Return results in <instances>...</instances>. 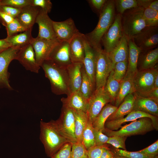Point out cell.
I'll list each match as a JSON object with an SVG mask.
<instances>
[{
	"instance_id": "cell-1",
	"label": "cell",
	"mask_w": 158,
	"mask_h": 158,
	"mask_svg": "<svg viewBox=\"0 0 158 158\" xmlns=\"http://www.w3.org/2000/svg\"><path fill=\"white\" fill-rule=\"evenodd\" d=\"M115 7L114 0H107L99 13V17L97 25L92 32L84 34L90 43L95 49L102 48V38L114 20Z\"/></svg>"
},
{
	"instance_id": "cell-2",
	"label": "cell",
	"mask_w": 158,
	"mask_h": 158,
	"mask_svg": "<svg viewBox=\"0 0 158 158\" xmlns=\"http://www.w3.org/2000/svg\"><path fill=\"white\" fill-rule=\"evenodd\" d=\"M41 67L50 81L53 93L67 96L71 93L66 68L59 67L49 59L44 61Z\"/></svg>"
},
{
	"instance_id": "cell-3",
	"label": "cell",
	"mask_w": 158,
	"mask_h": 158,
	"mask_svg": "<svg viewBox=\"0 0 158 158\" xmlns=\"http://www.w3.org/2000/svg\"><path fill=\"white\" fill-rule=\"evenodd\" d=\"M40 139L47 156L51 157L65 143L69 142L60 133L53 120L40 122Z\"/></svg>"
},
{
	"instance_id": "cell-4",
	"label": "cell",
	"mask_w": 158,
	"mask_h": 158,
	"mask_svg": "<svg viewBox=\"0 0 158 158\" xmlns=\"http://www.w3.org/2000/svg\"><path fill=\"white\" fill-rule=\"evenodd\" d=\"M144 10L143 8L138 6L126 11L121 15L123 32L128 39L146 27L143 16Z\"/></svg>"
},
{
	"instance_id": "cell-5",
	"label": "cell",
	"mask_w": 158,
	"mask_h": 158,
	"mask_svg": "<svg viewBox=\"0 0 158 158\" xmlns=\"http://www.w3.org/2000/svg\"><path fill=\"white\" fill-rule=\"evenodd\" d=\"M155 129L152 121L148 117H143L130 123L121 127L117 131L109 130L104 128L102 132L108 137L114 136L128 137L137 135H142Z\"/></svg>"
},
{
	"instance_id": "cell-6",
	"label": "cell",
	"mask_w": 158,
	"mask_h": 158,
	"mask_svg": "<svg viewBox=\"0 0 158 158\" xmlns=\"http://www.w3.org/2000/svg\"><path fill=\"white\" fill-rule=\"evenodd\" d=\"M75 115L74 111L63 106L59 118L54 123L60 134L69 142H77L75 134Z\"/></svg>"
},
{
	"instance_id": "cell-7",
	"label": "cell",
	"mask_w": 158,
	"mask_h": 158,
	"mask_svg": "<svg viewBox=\"0 0 158 158\" xmlns=\"http://www.w3.org/2000/svg\"><path fill=\"white\" fill-rule=\"evenodd\" d=\"M113 70L108 54L102 48L96 49L95 89L105 86L107 79Z\"/></svg>"
},
{
	"instance_id": "cell-8",
	"label": "cell",
	"mask_w": 158,
	"mask_h": 158,
	"mask_svg": "<svg viewBox=\"0 0 158 158\" xmlns=\"http://www.w3.org/2000/svg\"><path fill=\"white\" fill-rule=\"evenodd\" d=\"M158 69L157 65L152 68L138 70L133 78V93H143L154 89L155 74Z\"/></svg>"
},
{
	"instance_id": "cell-9",
	"label": "cell",
	"mask_w": 158,
	"mask_h": 158,
	"mask_svg": "<svg viewBox=\"0 0 158 158\" xmlns=\"http://www.w3.org/2000/svg\"><path fill=\"white\" fill-rule=\"evenodd\" d=\"M121 15H115L114 22L104 34L101 40L104 50L110 53L119 42L123 35Z\"/></svg>"
},
{
	"instance_id": "cell-10",
	"label": "cell",
	"mask_w": 158,
	"mask_h": 158,
	"mask_svg": "<svg viewBox=\"0 0 158 158\" xmlns=\"http://www.w3.org/2000/svg\"><path fill=\"white\" fill-rule=\"evenodd\" d=\"M111 100L104 87L95 90L88 99L86 114L88 120L92 122L103 108Z\"/></svg>"
},
{
	"instance_id": "cell-11",
	"label": "cell",
	"mask_w": 158,
	"mask_h": 158,
	"mask_svg": "<svg viewBox=\"0 0 158 158\" xmlns=\"http://www.w3.org/2000/svg\"><path fill=\"white\" fill-rule=\"evenodd\" d=\"M20 48L11 47L0 52V88L12 90L9 83V74L8 68L9 64L15 59L18 52Z\"/></svg>"
},
{
	"instance_id": "cell-12",
	"label": "cell",
	"mask_w": 158,
	"mask_h": 158,
	"mask_svg": "<svg viewBox=\"0 0 158 158\" xmlns=\"http://www.w3.org/2000/svg\"><path fill=\"white\" fill-rule=\"evenodd\" d=\"M132 38L141 50L155 48L158 44V27H147Z\"/></svg>"
},
{
	"instance_id": "cell-13",
	"label": "cell",
	"mask_w": 158,
	"mask_h": 158,
	"mask_svg": "<svg viewBox=\"0 0 158 158\" xmlns=\"http://www.w3.org/2000/svg\"><path fill=\"white\" fill-rule=\"evenodd\" d=\"M59 42L58 40H49L38 37L33 38L30 44L34 50L37 62L40 67L43 62L49 59L52 50Z\"/></svg>"
},
{
	"instance_id": "cell-14",
	"label": "cell",
	"mask_w": 158,
	"mask_h": 158,
	"mask_svg": "<svg viewBox=\"0 0 158 158\" xmlns=\"http://www.w3.org/2000/svg\"><path fill=\"white\" fill-rule=\"evenodd\" d=\"M53 25L56 37L60 42H69L79 32L71 18L62 21H53Z\"/></svg>"
},
{
	"instance_id": "cell-15",
	"label": "cell",
	"mask_w": 158,
	"mask_h": 158,
	"mask_svg": "<svg viewBox=\"0 0 158 158\" xmlns=\"http://www.w3.org/2000/svg\"><path fill=\"white\" fill-rule=\"evenodd\" d=\"M15 59L18 61L26 70L35 73L39 72L40 66L37 62L35 53L30 43L20 49Z\"/></svg>"
},
{
	"instance_id": "cell-16",
	"label": "cell",
	"mask_w": 158,
	"mask_h": 158,
	"mask_svg": "<svg viewBox=\"0 0 158 158\" xmlns=\"http://www.w3.org/2000/svg\"><path fill=\"white\" fill-rule=\"evenodd\" d=\"M49 59L59 67L66 68L73 63L70 56L69 42H59L52 50Z\"/></svg>"
},
{
	"instance_id": "cell-17",
	"label": "cell",
	"mask_w": 158,
	"mask_h": 158,
	"mask_svg": "<svg viewBox=\"0 0 158 158\" xmlns=\"http://www.w3.org/2000/svg\"><path fill=\"white\" fill-rule=\"evenodd\" d=\"M48 14L40 8L35 22L39 26L37 37L49 40H58L54 30L53 21L49 18Z\"/></svg>"
},
{
	"instance_id": "cell-18",
	"label": "cell",
	"mask_w": 158,
	"mask_h": 158,
	"mask_svg": "<svg viewBox=\"0 0 158 158\" xmlns=\"http://www.w3.org/2000/svg\"><path fill=\"white\" fill-rule=\"evenodd\" d=\"M143 117H148L151 119L155 129L158 130V117L139 111H132L128 114L126 117L120 119L106 121L105 123L104 127L105 128L109 130H114L121 127V125L124 123L134 121L138 119Z\"/></svg>"
},
{
	"instance_id": "cell-19",
	"label": "cell",
	"mask_w": 158,
	"mask_h": 158,
	"mask_svg": "<svg viewBox=\"0 0 158 158\" xmlns=\"http://www.w3.org/2000/svg\"><path fill=\"white\" fill-rule=\"evenodd\" d=\"M84 44L85 56L83 64L87 74L95 86L96 49L94 48L90 44L85 35Z\"/></svg>"
},
{
	"instance_id": "cell-20",
	"label": "cell",
	"mask_w": 158,
	"mask_h": 158,
	"mask_svg": "<svg viewBox=\"0 0 158 158\" xmlns=\"http://www.w3.org/2000/svg\"><path fill=\"white\" fill-rule=\"evenodd\" d=\"M84 34L79 32L69 41L71 58L73 63H83L85 56Z\"/></svg>"
},
{
	"instance_id": "cell-21",
	"label": "cell",
	"mask_w": 158,
	"mask_h": 158,
	"mask_svg": "<svg viewBox=\"0 0 158 158\" xmlns=\"http://www.w3.org/2000/svg\"><path fill=\"white\" fill-rule=\"evenodd\" d=\"M63 106L74 111H81L86 113L88 100L85 98L80 90L71 92L67 97L61 99Z\"/></svg>"
},
{
	"instance_id": "cell-22",
	"label": "cell",
	"mask_w": 158,
	"mask_h": 158,
	"mask_svg": "<svg viewBox=\"0 0 158 158\" xmlns=\"http://www.w3.org/2000/svg\"><path fill=\"white\" fill-rule=\"evenodd\" d=\"M135 100L133 111H139L158 116V99L143 97L134 94Z\"/></svg>"
},
{
	"instance_id": "cell-23",
	"label": "cell",
	"mask_w": 158,
	"mask_h": 158,
	"mask_svg": "<svg viewBox=\"0 0 158 158\" xmlns=\"http://www.w3.org/2000/svg\"><path fill=\"white\" fill-rule=\"evenodd\" d=\"M108 54L112 63L113 69L116 63L128 60V39L124 34L117 44Z\"/></svg>"
},
{
	"instance_id": "cell-24",
	"label": "cell",
	"mask_w": 158,
	"mask_h": 158,
	"mask_svg": "<svg viewBox=\"0 0 158 158\" xmlns=\"http://www.w3.org/2000/svg\"><path fill=\"white\" fill-rule=\"evenodd\" d=\"M40 9L31 4L27 5L21 8L16 18L26 30L32 28Z\"/></svg>"
},
{
	"instance_id": "cell-25",
	"label": "cell",
	"mask_w": 158,
	"mask_h": 158,
	"mask_svg": "<svg viewBox=\"0 0 158 158\" xmlns=\"http://www.w3.org/2000/svg\"><path fill=\"white\" fill-rule=\"evenodd\" d=\"M83 66L82 63H72L66 68L71 93L80 90Z\"/></svg>"
},
{
	"instance_id": "cell-26",
	"label": "cell",
	"mask_w": 158,
	"mask_h": 158,
	"mask_svg": "<svg viewBox=\"0 0 158 158\" xmlns=\"http://www.w3.org/2000/svg\"><path fill=\"white\" fill-rule=\"evenodd\" d=\"M158 48L141 50L139 55L138 67L139 70L152 68L157 65Z\"/></svg>"
},
{
	"instance_id": "cell-27",
	"label": "cell",
	"mask_w": 158,
	"mask_h": 158,
	"mask_svg": "<svg viewBox=\"0 0 158 158\" xmlns=\"http://www.w3.org/2000/svg\"><path fill=\"white\" fill-rule=\"evenodd\" d=\"M128 66L126 75L133 77L138 71V63L141 50L135 44L132 38L128 39Z\"/></svg>"
},
{
	"instance_id": "cell-28",
	"label": "cell",
	"mask_w": 158,
	"mask_h": 158,
	"mask_svg": "<svg viewBox=\"0 0 158 158\" xmlns=\"http://www.w3.org/2000/svg\"><path fill=\"white\" fill-rule=\"evenodd\" d=\"M135 100L134 93H130L126 96L116 111L109 116L106 121L123 118L125 115L133 111Z\"/></svg>"
},
{
	"instance_id": "cell-29",
	"label": "cell",
	"mask_w": 158,
	"mask_h": 158,
	"mask_svg": "<svg viewBox=\"0 0 158 158\" xmlns=\"http://www.w3.org/2000/svg\"><path fill=\"white\" fill-rule=\"evenodd\" d=\"M117 108L115 105L109 103L106 104L93 121V128L102 131L105 128L104 125L107 119Z\"/></svg>"
},
{
	"instance_id": "cell-30",
	"label": "cell",
	"mask_w": 158,
	"mask_h": 158,
	"mask_svg": "<svg viewBox=\"0 0 158 158\" xmlns=\"http://www.w3.org/2000/svg\"><path fill=\"white\" fill-rule=\"evenodd\" d=\"M32 30L31 28L20 33L7 37L5 39L11 47L21 48L30 43L33 38Z\"/></svg>"
},
{
	"instance_id": "cell-31",
	"label": "cell",
	"mask_w": 158,
	"mask_h": 158,
	"mask_svg": "<svg viewBox=\"0 0 158 158\" xmlns=\"http://www.w3.org/2000/svg\"><path fill=\"white\" fill-rule=\"evenodd\" d=\"M73 111L75 118V134L77 141L82 142L83 133L86 127L88 118L86 113L81 111Z\"/></svg>"
},
{
	"instance_id": "cell-32",
	"label": "cell",
	"mask_w": 158,
	"mask_h": 158,
	"mask_svg": "<svg viewBox=\"0 0 158 158\" xmlns=\"http://www.w3.org/2000/svg\"><path fill=\"white\" fill-rule=\"evenodd\" d=\"M133 77L125 75L121 82L119 90L115 101V106L118 107L128 94L133 93Z\"/></svg>"
},
{
	"instance_id": "cell-33",
	"label": "cell",
	"mask_w": 158,
	"mask_h": 158,
	"mask_svg": "<svg viewBox=\"0 0 158 158\" xmlns=\"http://www.w3.org/2000/svg\"><path fill=\"white\" fill-rule=\"evenodd\" d=\"M113 70L109 76L104 87L105 90L111 100L112 102H115L121 84V82L115 79L113 76Z\"/></svg>"
},
{
	"instance_id": "cell-34",
	"label": "cell",
	"mask_w": 158,
	"mask_h": 158,
	"mask_svg": "<svg viewBox=\"0 0 158 158\" xmlns=\"http://www.w3.org/2000/svg\"><path fill=\"white\" fill-rule=\"evenodd\" d=\"M82 81L80 91L83 96L88 100L95 90V86L87 74L83 65L82 68Z\"/></svg>"
},
{
	"instance_id": "cell-35",
	"label": "cell",
	"mask_w": 158,
	"mask_h": 158,
	"mask_svg": "<svg viewBox=\"0 0 158 158\" xmlns=\"http://www.w3.org/2000/svg\"><path fill=\"white\" fill-rule=\"evenodd\" d=\"M92 122L88 120L83 134L82 143L87 150L95 145Z\"/></svg>"
},
{
	"instance_id": "cell-36",
	"label": "cell",
	"mask_w": 158,
	"mask_h": 158,
	"mask_svg": "<svg viewBox=\"0 0 158 158\" xmlns=\"http://www.w3.org/2000/svg\"><path fill=\"white\" fill-rule=\"evenodd\" d=\"M117 13L122 15L125 11L138 7L137 0H114Z\"/></svg>"
},
{
	"instance_id": "cell-37",
	"label": "cell",
	"mask_w": 158,
	"mask_h": 158,
	"mask_svg": "<svg viewBox=\"0 0 158 158\" xmlns=\"http://www.w3.org/2000/svg\"><path fill=\"white\" fill-rule=\"evenodd\" d=\"M143 16L147 27H158V11L149 8L144 9Z\"/></svg>"
},
{
	"instance_id": "cell-38",
	"label": "cell",
	"mask_w": 158,
	"mask_h": 158,
	"mask_svg": "<svg viewBox=\"0 0 158 158\" xmlns=\"http://www.w3.org/2000/svg\"><path fill=\"white\" fill-rule=\"evenodd\" d=\"M112 152L113 153L124 158H153L157 157L147 155L137 152H130L126 150L115 148Z\"/></svg>"
},
{
	"instance_id": "cell-39",
	"label": "cell",
	"mask_w": 158,
	"mask_h": 158,
	"mask_svg": "<svg viewBox=\"0 0 158 158\" xmlns=\"http://www.w3.org/2000/svg\"><path fill=\"white\" fill-rule=\"evenodd\" d=\"M128 66V60L116 63L113 69V76L115 79L121 82L126 75Z\"/></svg>"
},
{
	"instance_id": "cell-40",
	"label": "cell",
	"mask_w": 158,
	"mask_h": 158,
	"mask_svg": "<svg viewBox=\"0 0 158 158\" xmlns=\"http://www.w3.org/2000/svg\"><path fill=\"white\" fill-rule=\"evenodd\" d=\"M71 156V158H88L87 150L82 142L72 143Z\"/></svg>"
},
{
	"instance_id": "cell-41",
	"label": "cell",
	"mask_w": 158,
	"mask_h": 158,
	"mask_svg": "<svg viewBox=\"0 0 158 158\" xmlns=\"http://www.w3.org/2000/svg\"><path fill=\"white\" fill-rule=\"evenodd\" d=\"M6 28L7 37H10L18 32H22L27 30L16 18H15L12 22L8 24Z\"/></svg>"
},
{
	"instance_id": "cell-42",
	"label": "cell",
	"mask_w": 158,
	"mask_h": 158,
	"mask_svg": "<svg viewBox=\"0 0 158 158\" xmlns=\"http://www.w3.org/2000/svg\"><path fill=\"white\" fill-rule=\"evenodd\" d=\"M72 145V143L71 142L65 143L51 158H71Z\"/></svg>"
},
{
	"instance_id": "cell-43",
	"label": "cell",
	"mask_w": 158,
	"mask_h": 158,
	"mask_svg": "<svg viewBox=\"0 0 158 158\" xmlns=\"http://www.w3.org/2000/svg\"><path fill=\"white\" fill-rule=\"evenodd\" d=\"M127 137L114 136L109 137L107 143L113 145L116 148H121L126 150L125 142Z\"/></svg>"
},
{
	"instance_id": "cell-44",
	"label": "cell",
	"mask_w": 158,
	"mask_h": 158,
	"mask_svg": "<svg viewBox=\"0 0 158 158\" xmlns=\"http://www.w3.org/2000/svg\"><path fill=\"white\" fill-rule=\"evenodd\" d=\"M1 5L22 8L31 4V0H1Z\"/></svg>"
},
{
	"instance_id": "cell-45",
	"label": "cell",
	"mask_w": 158,
	"mask_h": 158,
	"mask_svg": "<svg viewBox=\"0 0 158 158\" xmlns=\"http://www.w3.org/2000/svg\"><path fill=\"white\" fill-rule=\"evenodd\" d=\"M31 5L39 7L48 13L50 12L52 6L50 0H31Z\"/></svg>"
},
{
	"instance_id": "cell-46",
	"label": "cell",
	"mask_w": 158,
	"mask_h": 158,
	"mask_svg": "<svg viewBox=\"0 0 158 158\" xmlns=\"http://www.w3.org/2000/svg\"><path fill=\"white\" fill-rule=\"evenodd\" d=\"M95 145L101 146L104 145L109 140V137L104 134L101 130L93 129Z\"/></svg>"
},
{
	"instance_id": "cell-47",
	"label": "cell",
	"mask_w": 158,
	"mask_h": 158,
	"mask_svg": "<svg viewBox=\"0 0 158 158\" xmlns=\"http://www.w3.org/2000/svg\"><path fill=\"white\" fill-rule=\"evenodd\" d=\"M106 147L104 145L101 146L95 145L87 149L88 158H100L102 152Z\"/></svg>"
},
{
	"instance_id": "cell-48",
	"label": "cell",
	"mask_w": 158,
	"mask_h": 158,
	"mask_svg": "<svg viewBox=\"0 0 158 158\" xmlns=\"http://www.w3.org/2000/svg\"><path fill=\"white\" fill-rule=\"evenodd\" d=\"M138 152L149 156H157L158 153V140L149 146L138 151Z\"/></svg>"
},
{
	"instance_id": "cell-49",
	"label": "cell",
	"mask_w": 158,
	"mask_h": 158,
	"mask_svg": "<svg viewBox=\"0 0 158 158\" xmlns=\"http://www.w3.org/2000/svg\"><path fill=\"white\" fill-rule=\"evenodd\" d=\"M21 10V8L6 5H1L0 7V11L7 13L14 19L17 17Z\"/></svg>"
},
{
	"instance_id": "cell-50",
	"label": "cell",
	"mask_w": 158,
	"mask_h": 158,
	"mask_svg": "<svg viewBox=\"0 0 158 158\" xmlns=\"http://www.w3.org/2000/svg\"><path fill=\"white\" fill-rule=\"evenodd\" d=\"M140 97L158 99V88H154L142 94H135Z\"/></svg>"
},
{
	"instance_id": "cell-51",
	"label": "cell",
	"mask_w": 158,
	"mask_h": 158,
	"mask_svg": "<svg viewBox=\"0 0 158 158\" xmlns=\"http://www.w3.org/2000/svg\"><path fill=\"white\" fill-rule=\"evenodd\" d=\"M88 2L92 7L99 13L102 9L107 0H90Z\"/></svg>"
},
{
	"instance_id": "cell-52",
	"label": "cell",
	"mask_w": 158,
	"mask_h": 158,
	"mask_svg": "<svg viewBox=\"0 0 158 158\" xmlns=\"http://www.w3.org/2000/svg\"><path fill=\"white\" fill-rule=\"evenodd\" d=\"M15 19L9 15L0 11V20L5 27L12 22Z\"/></svg>"
},
{
	"instance_id": "cell-53",
	"label": "cell",
	"mask_w": 158,
	"mask_h": 158,
	"mask_svg": "<svg viewBox=\"0 0 158 158\" xmlns=\"http://www.w3.org/2000/svg\"><path fill=\"white\" fill-rule=\"evenodd\" d=\"M114 156L113 153L106 147L102 152L100 158H113Z\"/></svg>"
},
{
	"instance_id": "cell-54",
	"label": "cell",
	"mask_w": 158,
	"mask_h": 158,
	"mask_svg": "<svg viewBox=\"0 0 158 158\" xmlns=\"http://www.w3.org/2000/svg\"><path fill=\"white\" fill-rule=\"evenodd\" d=\"M138 6L145 9L148 8L152 0H137Z\"/></svg>"
},
{
	"instance_id": "cell-55",
	"label": "cell",
	"mask_w": 158,
	"mask_h": 158,
	"mask_svg": "<svg viewBox=\"0 0 158 158\" xmlns=\"http://www.w3.org/2000/svg\"><path fill=\"white\" fill-rule=\"evenodd\" d=\"M11 47L10 44L7 42L5 38L0 39V52Z\"/></svg>"
},
{
	"instance_id": "cell-56",
	"label": "cell",
	"mask_w": 158,
	"mask_h": 158,
	"mask_svg": "<svg viewBox=\"0 0 158 158\" xmlns=\"http://www.w3.org/2000/svg\"><path fill=\"white\" fill-rule=\"evenodd\" d=\"M148 8L158 11V0H152Z\"/></svg>"
},
{
	"instance_id": "cell-57",
	"label": "cell",
	"mask_w": 158,
	"mask_h": 158,
	"mask_svg": "<svg viewBox=\"0 0 158 158\" xmlns=\"http://www.w3.org/2000/svg\"><path fill=\"white\" fill-rule=\"evenodd\" d=\"M158 88V70L155 74L153 88Z\"/></svg>"
},
{
	"instance_id": "cell-58",
	"label": "cell",
	"mask_w": 158,
	"mask_h": 158,
	"mask_svg": "<svg viewBox=\"0 0 158 158\" xmlns=\"http://www.w3.org/2000/svg\"><path fill=\"white\" fill-rule=\"evenodd\" d=\"M123 158V157H122L119 156H118L117 155H116L114 154V158Z\"/></svg>"
},
{
	"instance_id": "cell-59",
	"label": "cell",
	"mask_w": 158,
	"mask_h": 158,
	"mask_svg": "<svg viewBox=\"0 0 158 158\" xmlns=\"http://www.w3.org/2000/svg\"><path fill=\"white\" fill-rule=\"evenodd\" d=\"M1 0H0V7L1 5ZM1 28V26H0V28Z\"/></svg>"
},
{
	"instance_id": "cell-60",
	"label": "cell",
	"mask_w": 158,
	"mask_h": 158,
	"mask_svg": "<svg viewBox=\"0 0 158 158\" xmlns=\"http://www.w3.org/2000/svg\"><path fill=\"white\" fill-rule=\"evenodd\" d=\"M158 158V157H154V158Z\"/></svg>"
}]
</instances>
